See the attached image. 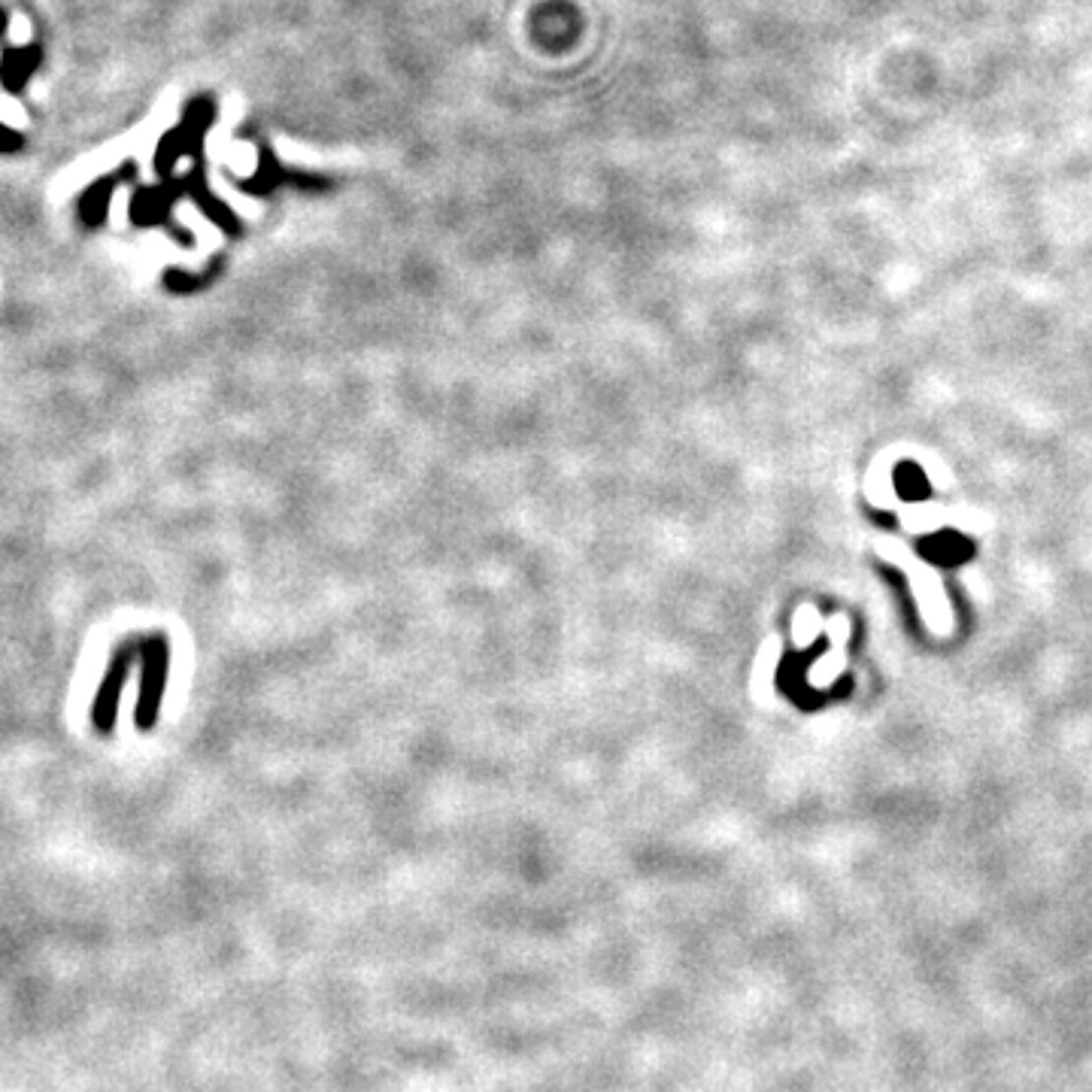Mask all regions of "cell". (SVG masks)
Returning a JSON list of instances; mask_svg holds the SVG:
<instances>
[{
  "label": "cell",
  "mask_w": 1092,
  "mask_h": 1092,
  "mask_svg": "<svg viewBox=\"0 0 1092 1092\" xmlns=\"http://www.w3.org/2000/svg\"><path fill=\"white\" fill-rule=\"evenodd\" d=\"M901 482H905V492H920V485H923V480H920V474H917L914 468H908V471H905V477H901Z\"/></svg>",
  "instance_id": "obj_2"
},
{
  "label": "cell",
  "mask_w": 1092,
  "mask_h": 1092,
  "mask_svg": "<svg viewBox=\"0 0 1092 1092\" xmlns=\"http://www.w3.org/2000/svg\"><path fill=\"white\" fill-rule=\"evenodd\" d=\"M929 549H931V555H934V558H940V561H956V558L965 552V544H962V541H956V538H937V541H931V544H929Z\"/></svg>",
  "instance_id": "obj_1"
}]
</instances>
